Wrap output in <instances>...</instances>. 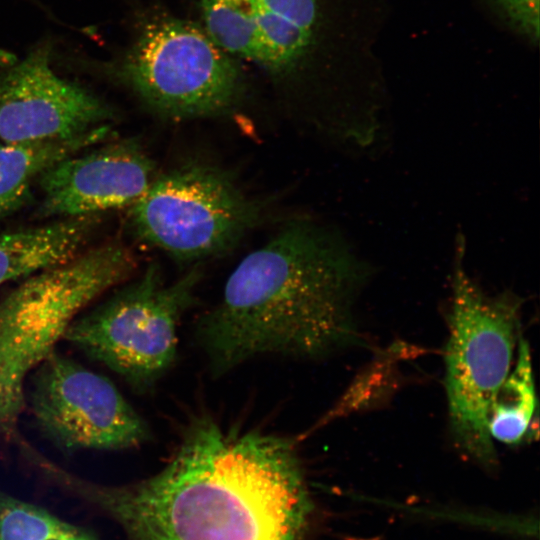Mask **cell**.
I'll use <instances>...</instances> for the list:
<instances>
[{"label": "cell", "instance_id": "cell-13", "mask_svg": "<svg viewBox=\"0 0 540 540\" xmlns=\"http://www.w3.org/2000/svg\"><path fill=\"white\" fill-rule=\"evenodd\" d=\"M110 125L104 124L77 137L26 143L0 144V218L20 208L33 184L50 166L110 139Z\"/></svg>", "mask_w": 540, "mask_h": 540}, {"label": "cell", "instance_id": "cell-10", "mask_svg": "<svg viewBox=\"0 0 540 540\" xmlns=\"http://www.w3.org/2000/svg\"><path fill=\"white\" fill-rule=\"evenodd\" d=\"M204 30L225 52L267 69H294L319 29L318 0H199Z\"/></svg>", "mask_w": 540, "mask_h": 540}, {"label": "cell", "instance_id": "cell-7", "mask_svg": "<svg viewBox=\"0 0 540 540\" xmlns=\"http://www.w3.org/2000/svg\"><path fill=\"white\" fill-rule=\"evenodd\" d=\"M263 207L228 172L191 162L156 176L130 206L136 235L182 263L221 255L259 221Z\"/></svg>", "mask_w": 540, "mask_h": 540}, {"label": "cell", "instance_id": "cell-16", "mask_svg": "<svg viewBox=\"0 0 540 540\" xmlns=\"http://www.w3.org/2000/svg\"><path fill=\"white\" fill-rule=\"evenodd\" d=\"M506 21L526 39H539V0H490Z\"/></svg>", "mask_w": 540, "mask_h": 540}, {"label": "cell", "instance_id": "cell-5", "mask_svg": "<svg viewBox=\"0 0 540 540\" xmlns=\"http://www.w3.org/2000/svg\"><path fill=\"white\" fill-rule=\"evenodd\" d=\"M201 276L194 266L165 284L158 265L151 264L137 280L77 315L63 339L134 389L148 391L176 359L178 326Z\"/></svg>", "mask_w": 540, "mask_h": 540}, {"label": "cell", "instance_id": "cell-12", "mask_svg": "<svg viewBox=\"0 0 540 540\" xmlns=\"http://www.w3.org/2000/svg\"><path fill=\"white\" fill-rule=\"evenodd\" d=\"M97 223L96 215H88L0 233V287L74 258Z\"/></svg>", "mask_w": 540, "mask_h": 540}, {"label": "cell", "instance_id": "cell-15", "mask_svg": "<svg viewBox=\"0 0 540 540\" xmlns=\"http://www.w3.org/2000/svg\"><path fill=\"white\" fill-rule=\"evenodd\" d=\"M0 540H98L45 509L0 492Z\"/></svg>", "mask_w": 540, "mask_h": 540}, {"label": "cell", "instance_id": "cell-8", "mask_svg": "<svg viewBox=\"0 0 540 540\" xmlns=\"http://www.w3.org/2000/svg\"><path fill=\"white\" fill-rule=\"evenodd\" d=\"M31 411L67 451H120L152 438L148 423L111 380L53 351L32 373Z\"/></svg>", "mask_w": 540, "mask_h": 540}, {"label": "cell", "instance_id": "cell-4", "mask_svg": "<svg viewBox=\"0 0 540 540\" xmlns=\"http://www.w3.org/2000/svg\"><path fill=\"white\" fill-rule=\"evenodd\" d=\"M444 385L451 431L458 446L484 464L496 455L488 431L493 401L507 378L519 332V307L508 293L490 297L465 273L458 247Z\"/></svg>", "mask_w": 540, "mask_h": 540}, {"label": "cell", "instance_id": "cell-3", "mask_svg": "<svg viewBox=\"0 0 540 540\" xmlns=\"http://www.w3.org/2000/svg\"><path fill=\"white\" fill-rule=\"evenodd\" d=\"M133 252L110 242L28 276L0 300V430L9 437L25 406L27 377L89 304L135 271Z\"/></svg>", "mask_w": 540, "mask_h": 540}, {"label": "cell", "instance_id": "cell-1", "mask_svg": "<svg viewBox=\"0 0 540 540\" xmlns=\"http://www.w3.org/2000/svg\"><path fill=\"white\" fill-rule=\"evenodd\" d=\"M297 444L201 416L146 479L110 486L66 472L61 485L107 512L131 540H300L310 501Z\"/></svg>", "mask_w": 540, "mask_h": 540}, {"label": "cell", "instance_id": "cell-2", "mask_svg": "<svg viewBox=\"0 0 540 540\" xmlns=\"http://www.w3.org/2000/svg\"><path fill=\"white\" fill-rule=\"evenodd\" d=\"M370 273L338 233L294 220L238 264L196 343L215 376L263 355L327 356L356 344L353 305Z\"/></svg>", "mask_w": 540, "mask_h": 540}, {"label": "cell", "instance_id": "cell-14", "mask_svg": "<svg viewBox=\"0 0 540 540\" xmlns=\"http://www.w3.org/2000/svg\"><path fill=\"white\" fill-rule=\"evenodd\" d=\"M537 397L529 345L518 341L516 363L501 385L490 410L488 431L491 439L517 445L532 428Z\"/></svg>", "mask_w": 540, "mask_h": 540}, {"label": "cell", "instance_id": "cell-6", "mask_svg": "<svg viewBox=\"0 0 540 540\" xmlns=\"http://www.w3.org/2000/svg\"><path fill=\"white\" fill-rule=\"evenodd\" d=\"M116 75L152 110L173 119L227 112L241 91L232 56L203 28L168 16L140 28Z\"/></svg>", "mask_w": 540, "mask_h": 540}, {"label": "cell", "instance_id": "cell-9", "mask_svg": "<svg viewBox=\"0 0 540 540\" xmlns=\"http://www.w3.org/2000/svg\"><path fill=\"white\" fill-rule=\"evenodd\" d=\"M43 43L0 73V140H64L107 124L110 108L90 91L58 75Z\"/></svg>", "mask_w": 540, "mask_h": 540}, {"label": "cell", "instance_id": "cell-11", "mask_svg": "<svg viewBox=\"0 0 540 540\" xmlns=\"http://www.w3.org/2000/svg\"><path fill=\"white\" fill-rule=\"evenodd\" d=\"M86 150L63 158L39 176L41 216L71 218L130 207L157 176L153 160L133 140Z\"/></svg>", "mask_w": 540, "mask_h": 540}]
</instances>
